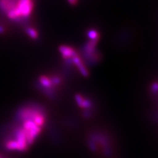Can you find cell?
Masks as SVG:
<instances>
[{"instance_id":"obj_1","label":"cell","mask_w":158,"mask_h":158,"mask_svg":"<svg viewBox=\"0 0 158 158\" xmlns=\"http://www.w3.org/2000/svg\"><path fill=\"white\" fill-rule=\"evenodd\" d=\"M39 83L46 90H52V88L60 85L61 79L57 76L48 77L42 75L39 78Z\"/></svg>"},{"instance_id":"obj_4","label":"cell","mask_w":158,"mask_h":158,"mask_svg":"<svg viewBox=\"0 0 158 158\" xmlns=\"http://www.w3.org/2000/svg\"><path fill=\"white\" fill-rule=\"evenodd\" d=\"M6 148L8 150H17L20 152V147L18 143L16 140H9L6 143Z\"/></svg>"},{"instance_id":"obj_7","label":"cell","mask_w":158,"mask_h":158,"mask_svg":"<svg viewBox=\"0 0 158 158\" xmlns=\"http://www.w3.org/2000/svg\"><path fill=\"white\" fill-rule=\"evenodd\" d=\"M68 2L71 5L75 6V5H77L78 3V0H68Z\"/></svg>"},{"instance_id":"obj_6","label":"cell","mask_w":158,"mask_h":158,"mask_svg":"<svg viewBox=\"0 0 158 158\" xmlns=\"http://www.w3.org/2000/svg\"><path fill=\"white\" fill-rule=\"evenodd\" d=\"M26 32L28 35L32 38V39H37L38 37V32L36 31L35 29H34L31 27H28L26 29Z\"/></svg>"},{"instance_id":"obj_8","label":"cell","mask_w":158,"mask_h":158,"mask_svg":"<svg viewBox=\"0 0 158 158\" xmlns=\"http://www.w3.org/2000/svg\"><path fill=\"white\" fill-rule=\"evenodd\" d=\"M5 32H6V28L2 24H0V34H3Z\"/></svg>"},{"instance_id":"obj_2","label":"cell","mask_w":158,"mask_h":158,"mask_svg":"<svg viewBox=\"0 0 158 158\" xmlns=\"http://www.w3.org/2000/svg\"><path fill=\"white\" fill-rule=\"evenodd\" d=\"M59 52H60L63 57L66 59H71L77 53L75 49L73 48L67 46H62L59 47Z\"/></svg>"},{"instance_id":"obj_5","label":"cell","mask_w":158,"mask_h":158,"mask_svg":"<svg viewBox=\"0 0 158 158\" xmlns=\"http://www.w3.org/2000/svg\"><path fill=\"white\" fill-rule=\"evenodd\" d=\"M88 36L90 39V40L99 41L100 40V34L96 30H90L88 32Z\"/></svg>"},{"instance_id":"obj_3","label":"cell","mask_w":158,"mask_h":158,"mask_svg":"<svg viewBox=\"0 0 158 158\" xmlns=\"http://www.w3.org/2000/svg\"><path fill=\"white\" fill-rule=\"evenodd\" d=\"M75 100L77 102L78 105L80 106L81 108L88 109L91 107V102L89 100L85 98L80 94H77L75 96Z\"/></svg>"},{"instance_id":"obj_9","label":"cell","mask_w":158,"mask_h":158,"mask_svg":"<svg viewBox=\"0 0 158 158\" xmlns=\"http://www.w3.org/2000/svg\"><path fill=\"white\" fill-rule=\"evenodd\" d=\"M0 158H1V157H0Z\"/></svg>"}]
</instances>
